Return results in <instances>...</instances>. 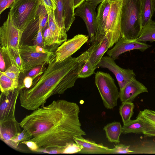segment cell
<instances>
[{
	"mask_svg": "<svg viewBox=\"0 0 155 155\" xmlns=\"http://www.w3.org/2000/svg\"><path fill=\"white\" fill-rule=\"evenodd\" d=\"M134 105L132 101H126L122 103L119 108V113L121 116L123 125L130 120L134 114Z\"/></svg>",
	"mask_w": 155,
	"mask_h": 155,
	"instance_id": "obj_29",
	"label": "cell"
},
{
	"mask_svg": "<svg viewBox=\"0 0 155 155\" xmlns=\"http://www.w3.org/2000/svg\"><path fill=\"white\" fill-rule=\"evenodd\" d=\"M20 90L1 92L0 97V122L15 119L16 103Z\"/></svg>",
	"mask_w": 155,
	"mask_h": 155,
	"instance_id": "obj_13",
	"label": "cell"
},
{
	"mask_svg": "<svg viewBox=\"0 0 155 155\" xmlns=\"http://www.w3.org/2000/svg\"><path fill=\"white\" fill-rule=\"evenodd\" d=\"M64 24L67 32L70 29L75 19L73 0H63Z\"/></svg>",
	"mask_w": 155,
	"mask_h": 155,
	"instance_id": "obj_26",
	"label": "cell"
},
{
	"mask_svg": "<svg viewBox=\"0 0 155 155\" xmlns=\"http://www.w3.org/2000/svg\"><path fill=\"white\" fill-rule=\"evenodd\" d=\"M0 88L1 92L12 91L17 88L18 85L3 72L0 71Z\"/></svg>",
	"mask_w": 155,
	"mask_h": 155,
	"instance_id": "obj_30",
	"label": "cell"
},
{
	"mask_svg": "<svg viewBox=\"0 0 155 155\" xmlns=\"http://www.w3.org/2000/svg\"><path fill=\"white\" fill-rule=\"evenodd\" d=\"M142 0H123L121 14V28L123 37L137 39L142 28Z\"/></svg>",
	"mask_w": 155,
	"mask_h": 155,
	"instance_id": "obj_3",
	"label": "cell"
},
{
	"mask_svg": "<svg viewBox=\"0 0 155 155\" xmlns=\"http://www.w3.org/2000/svg\"><path fill=\"white\" fill-rule=\"evenodd\" d=\"M148 92L147 87L135 78L120 90L119 98L122 102L132 101L140 94Z\"/></svg>",
	"mask_w": 155,
	"mask_h": 155,
	"instance_id": "obj_16",
	"label": "cell"
},
{
	"mask_svg": "<svg viewBox=\"0 0 155 155\" xmlns=\"http://www.w3.org/2000/svg\"><path fill=\"white\" fill-rule=\"evenodd\" d=\"M137 40L143 42L155 41V21L152 19L142 27L140 35Z\"/></svg>",
	"mask_w": 155,
	"mask_h": 155,
	"instance_id": "obj_25",
	"label": "cell"
},
{
	"mask_svg": "<svg viewBox=\"0 0 155 155\" xmlns=\"http://www.w3.org/2000/svg\"><path fill=\"white\" fill-rule=\"evenodd\" d=\"M88 38L87 36L79 34L64 42L55 51V61H61L71 56L87 42Z\"/></svg>",
	"mask_w": 155,
	"mask_h": 155,
	"instance_id": "obj_12",
	"label": "cell"
},
{
	"mask_svg": "<svg viewBox=\"0 0 155 155\" xmlns=\"http://www.w3.org/2000/svg\"><path fill=\"white\" fill-rule=\"evenodd\" d=\"M56 8L54 11V15L57 22L63 35L67 38L64 18V6L63 0H55Z\"/></svg>",
	"mask_w": 155,
	"mask_h": 155,
	"instance_id": "obj_27",
	"label": "cell"
},
{
	"mask_svg": "<svg viewBox=\"0 0 155 155\" xmlns=\"http://www.w3.org/2000/svg\"><path fill=\"white\" fill-rule=\"evenodd\" d=\"M42 33L43 43L45 48L56 45L54 39L48 26Z\"/></svg>",
	"mask_w": 155,
	"mask_h": 155,
	"instance_id": "obj_35",
	"label": "cell"
},
{
	"mask_svg": "<svg viewBox=\"0 0 155 155\" xmlns=\"http://www.w3.org/2000/svg\"><path fill=\"white\" fill-rule=\"evenodd\" d=\"M40 0H15L10 7L14 25L21 32L38 14Z\"/></svg>",
	"mask_w": 155,
	"mask_h": 155,
	"instance_id": "obj_4",
	"label": "cell"
},
{
	"mask_svg": "<svg viewBox=\"0 0 155 155\" xmlns=\"http://www.w3.org/2000/svg\"><path fill=\"white\" fill-rule=\"evenodd\" d=\"M111 6L107 18L105 32H110V48L123 37L121 28V14L123 0H110Z\"/></svg>",
	"mask_w": 155,
	"mask_h": 155,
	"instance_id": "obj_7",
	"label": "cell"
},
{
	"mask_svg": "<svg viewBox=\"0 0 155 155\" xmlns=\"http://www.w3.org/2000/svg\"><path fill=\"white\" fill-rule=\"evenodd\" d=\"M104 130L109 142L120 143V137L122 132V126L120 122L114 121L107 124L104 127Z\"/></svg>",
	"mask_w": 155,
	"mask_h": 155,
	"instance_id": "obj_22",
	"label": "cell"
},
{
	"mask_svg": "<svg viewBox=\"0 0 155 155\" xmlns=\"http://www.w3.org/2000/svg\"><path fill=\"white\" fill-rule=\"evenodd\" d=\"M41 4L45 7L55 11L56 8V3L54 0H40Z\"/></svg>",
	"mask_w": 155,
	"mask_h": 155,
	"instance_id": "obj_40",
	"label": "cell"
},
{
	"mask_svg": "<svg viewBox=\"0 0 155 155\" xmlns=\"http://www.w3.org/2000/svg\"><path fill=\"white\" fill-rule=\"evenodd\" d=\"M99 67L107 68L114 74L120 90L135 78L136 75L133 70L121 68L116 64L114 60L108 56H103L96 68Z\"/></svg>",
	"mask_w": 155,
	"mask_h": 155,
	"instance_id": "obj_10",
	"label": "cell"
},
{
	"mask_svg": "<svg viewBox=\"0 0 155 155\" xmlns=\"http://www.w3.org/2000/svg\"><path fill=\"white\" fill-rule=\"evenodd\" d=\"M111 38L109 32L97 34L94 42L87 50L89 53L88 59L95 69L104 53L110 48Z\"/></svg>",
	"mask_w": 155,
	"mask_h": 155,
	"instance_id": "obj_11",
	"label": "cell"
},
{
	"mask_svg": "<svg viewBox=\"0 0 155 155\" xmlns=\"http://www.w3.org/2000/svg\"><path fill=\"white\" fill-rule=\"evenodd\" d=\"M95 69L90 61L87 59L80 71L78 78H85L92 75L94 72Z\"/></svg>",
	"mask_w": 155,
	"mask_h": 155,
	"instance_id": "obj_32",
	"label": "cell"
},
{
	"mask_svg": "<svg viewBox=\"0 0 155 155\" xmlns=\"http://www.w3.org/2000/svg\"><path fill=\"white\" fill-rule=\"evenodd\" d=\"M0 50L3 52L5 58L11 65L14 64L20 70L21 73L24 71V65L23 61L21 56L19 49L17 51L0 47Z\"/></svg>",
	"mask_w": 155,
	"mask_h": 155,
	"instance_id": "obj_23",
	"label": "cell"
},
{
	"mask_svg": "<svg viewBox=\"0 0 155 155\" xmlns=\"http://www.w3.org/2000/svg\"><path fill=\"white\" fill-rule=\"evenodd\" d=\"M144 126L142 121L138 118L135 120H130L126 124L122 126V132L123 134L130 133L136 134L143 133Z\"/></svg>",
	"mask_w": 155,
	"mask_h": 155,
	"instance_id": "obj_28",
	"label": "cell"
},
{
	"mask_svg": "<svg viewBox=\"0 0 155 155\" xmlns=\"http://www.w3.org/2000/svg\"><path fill=\"white\" fill-rule=\"evenodd\" d=\"M84 0H73L74 7V10Z\"/></svg>",
	"mask_w": 155,
	"mask_h": 155,
	"instance_id": "obj_45",
	"label": "cell"
},
{
	"mask_svg": "<svg viewBox=\"0 0 155 155\" xmlns=\"http://www.w3.org/2000/svg\"><path fill=\"white\" fill-rule=\"evenodd\" d=\"M31 137L28 132L25 129L18 134L17 136L12 141L10 147L14 149H17L19 144L25 141L29 140Z\"/></svg>",
	"mask_w": 155,
	"mask_h": 155,
	"instance_id": "obj_31",
	"label": "cell"
},
{
	"mask_svg": "<svg viewBox=\"0 0 155 155\" xmlns=\"http://www.w3.org/2000/svg\"><path fill=\"white\" fill-rule=\"evenodd\" d=\"M23 33L14 25L10 13L0 28V47L14 51L19 49Z\"/></svg>",
	"mask_w": 155,
	"mask_h": 155,
	"instance_id": "obj_8",
	"label": "cell"
},
{
	"mask_svg": "<svg viewBox=\"0 0 155 155\" xmlns=\"http://www.w3.org/2000/svg\"><path fill=\"white\" fill-rule=\"evenodd\" d=\"M96 7L85 0L74 11L75 16H79L84 21L91 44L94 41L97 32Z\"/></svg>",
	"mask_w": 155,
	"mask_h": 155,
	"instance_id": "obj_9",
	"label": "cell"
},
{
	"mask_svg": "<svg viewBox=\"0 0 155 155\" xmlns=\"http://www.w3.org/2000/svg\"><path fill=\"white\" fill-rule=\"evenodd\" d=\"M54 1L56 2V1H55V0H54Z\"/></svg>",
	"mask_w": 155,
	"mask_h": 155,
	"instance_id": "obj_46",
	"label": "cell"
},
{
	"mask_svg": "<svg viewBox=\"0 0 155 155\" xmlns=\"http://www.w3.org/2000/svg\"><path fill=\"white\" fill-rule=\"evenodd\" d=\"M136 118L139 119L143 124V134L147 137L155 136V111L145 109L139 112Z\"/></svg>",
	"mask_w": 155,
	"mask_h": 155,
	"instance_id": "obj_18",
	"label": "cell"
},
{
	"mask_svg": "<svg viewBox=\"0 0 155 155\" xmlns=\"http://www.w3.org/2000/svg\"><path fill=\"white\" fill-rule=\"evenodd\" d=\"M45 65H39L30 70L27 72L23 74L24 76L30 77L34 80L40 76L44 72Z\"/></svg>",
	"mask_w": 155,
	"mask_h": 155,
	"instance_id": "obj_38",
	"label": "cell"
},
{
	"mask_svg": "<svg viewBox=\"0 0 155 155\" xmlns=\"http://www.w3.org/2000/svg\"><path fill=\"white\" fill-rule=\"evenodd\" d=\"M45 8L48 14V26L54 39L56 45L58 46L67 40V38L65 37L61 33L55 18V11L48 8Z\"/></svg>",
	"mask_w": 155,
	"mask_h": 155,
	"instance_id": "obj_20",
	"label": "cell"
},
{
	"mask_svg": "<svg viewBox=\"0 0 155 155\" xmlns=\"http://www.w3.org/2000/svg\"><path fill=\"white\" fill-rule=\"evenodd\" d=\"M19 52L24 65L23 74L37 66L49 64L55 60V53L39 46L23 45L20 46Z\"/></svg>",
	"mask_w": 155,
	"mask_h": 155,
	"instance_id": "obj_5",
	"label": "cell"
},
{
	"mask_svg": "<svg viewBox=\"0 0 155 155\" xmlns=\"http://www.w3.org/2000/svg\"><path fill=\"white\" fill-rule=\"evenodd\" d=\"M111 6L110 0H105L99 5L97 14V34L104 33L107 16Z\"/></svg>",
	"mask_w": 155,
	"mask_h": 155,
	"instance_id": "obj_19",
	"label": "cell"
},
{
	"mask_svg": "<svg viewBox=\"0 0 155 155\" xmlns=\"http://www.w3.org/2000/svg\"><path fill=\"white\" fill-rule=\"evenodd\" d=\"M39 25L40 19L38 12L35 19L28 25L23 32L21 45H28L31 41H33L38 34Z\"/></svg>",
	"mask_w": 155,
	"mask_h": 155,
	"instance_id": "obj_21",
	"label": "cell"
},
{
	"mask_svg": "<svg viewBox=\"0 0 155 155\" xmlns=\"http://www.w3.org/2000/svg\"><path fill=\"white\" fill-rule=\"evenodd\" d=\"M40 25L43 32L47 28L48 24V14L45 6L40 4L38 9Z\"/></svg>",
	"mask_w": 155,
	"mask_h": 155,
	"instance_id": "obj_34",
	"label": "cell"
},
{
	"mask_svg": "<svg viewBox=\"0 0 155 155\" xmlns=\"http://www.w3.org/2000/svg\"><path fill=\"white\" fill-rule=\"evenodd\" d=\"M89 55L87 50L77 58L71 56L58 62L55 59L48 64L43 73L33 81L30 88L20 90L21 106L34 110L44 106L50 97L63 94L74 86Z\"/></svg>",
	"mask_w": 155,
	"mask_h": 155,
	"instance_id": "obj_2",
	"label": "cell"
},
{
	"mask_svg": "<svg viewBox=\"0 0 155 155\" xmlns=\"http://www.w3.org/2000/svg\"><path fill=\"white\" fill-rule=\"evenodd\" d=\"M130 145L120 144L114 145L112 149H110V154H129L134 153V151L130 149Z\"/></svg>",
	"mask_w": 155,
	"mask_h": 155,
	"instance_id": "obj_36",
	"label": "cell"
},
{
	"mask_svg": "<svg viewBox=\"0 0 155 155\" xmlns=\"http://www.w3.org/2000/svg\"><path fill=\"white\" fill-rule=\"evenodd\" d=\"M33 41V45L39 46L45 48L43 43V33L42 28L40 25H39V28L38 34Z\"/></svg>",
	"mask_w": 155,
	"mask_h": 155,
	"instance_id": "obj_39",
	"label": "cell"
},
{
	"mask_svg": "<svg viewBox=\"0 0 155 155\" xmlns=\"http://www.w3.org/2000/svg\"><path fill=\"white\" fill-rule=\"evenodd\" d=\"M20 127L15 118L0 122V139L10 147L12 140L21 131Z\"/></svg>",
	"mask_w": 155,
	"mask_h": 155,
	"instance_id": "obj_15",
	"label": "cell"
},
{
	"mask_svg": "<svg viewBox=\"0 0 155 155\" xmlns=\"http://www.w3.org/2000/svg\"><path fill=\"white\" fill-rule=\"evenodd\" d=\"M95 82L105 107L111 109L116 106L119 92L111 76L107 73L98 71L95 74Z\"/></svg>",
	"mask_w": 155,
	"mask_h": 155,
	"instance_id": "obj_6",
	"label": "cell"
},
{
	"mask_svg": "<svg viewBox=\"0 0 155 155\" xmlns=\"http://www.w3.org/2000/svg\"><path fill=\"white\" fill-rule=\"evenodd\" d=\"M151 46L137 39H129L122 37L112 48L107 51V54L108 56L115 60L123 53L134 50H138L143 52Z\"/></svg>",
	"mask_w": 155,
	"mask_h": 155,
	"instance_id": "obj_14",
	"label": "cell"
},
{
	"mask_svg": "<svg viewBox=\"0 0 155 155\" xmlns=\"http://www.w3.org/2000/svg\"><path fill=\"white\" fill-rule=\"evenodd\" d=\"M21 144H23L26 145L28 148L32 151L37 152L39 149L37 143L32 141H25L21 142Z\"/></svg>",
	"mask_w": 155,
	"mask_h": 155,
	"instance_id": "obj_41",
	"label": "cell"
},
{
	"mask_svg": "<svg viewBox=\"0 0 155 155\" xmlns=\"http://www.w3.org/2000/svg\"><path fill=\"white\" fill-rule=\"evenodd\" d=\"M86 1L92 3L94 6L97 7L98 4L105 0H85Z\"/></svg>",
	"mask_w": 155,
	"mask_h": 155,
	"instance_id": "obj_44",
	"label": "cell"
},
{
	"mask_svg": "<svg viewBox=\"0 0 155 155\" xmlns=\"http://www.w3.org/2000/svg\"><path fill=\"white\" fill-rule=\"evenodd\" d=\"M80 108L64 100L53 101L35 110L19 123L40 149L62 148L74 142L75 136L85 135L79 119Z\"/></svg>",
	"mask_w": 155,
	"mask_h": 155,
	"instance_id": "obj_1",
	"label": "cell"
},
{
	"mask_svg": "<svg viewBox=\"0 0 155 155\" xmlns=\"http://www.w3.org/2000/svg\"><path fill=\"white\" fill-rule=\"evenodd\" d=\"M15 0H0V14L5 9L10 7Z\"/></svg>",
	"mask_w": 155,
	"mask_h": 155,
	"instance_id": "obj_42",
	"label": "cell"
},
{
	"mask_svg": "<svg viewBox=\"0 0 155 155\" xmlns=\"http://www.w3.org/2000/svg\"><path fill=\"white\" fill-rule=\"evenodd\" d=\"M0 71L4 72L6 70V64L5 61V58L2 51L0 50Z\"/></svg>",
	"mask_w": 155,
	"mask_h": 155,
	"instance_id": "obj_43",
	"label": "cell"
},
{
	"mask_svg": "<svg viewBox=\"0 0 155 155\" xmlns=\"http://www.w3.org/2000/svg\"><path fill=\"white\" fill-rule=\"evenodd\" d=\"M141 12L142 28L152 19L155 12V0H142Z\"/></svg>",
	"mask_w": 155,
	"mask_h": 155,
	"instance_id": "obj_24",
	"label": "cell"
},
{
	"mask_svg": "<svg viewBox=\"0 0 155 155\" xmlns=\"http://www.w3.org/2000/svg\"><path fill=\"white\" fill-rule=\"evenodd\" d=\"M83 147L82 145L78 144L75 142L71 143L63 148L62 153H79Z\"/></svg>",
	"mask_w": 155,
	"mask_h": 155,
	"instance_id": "obj_37",
	"label": "cell"
},
{
	"mask_svg": "<svg viewBox=\"0 0 155 155\" xmlns=\"http://www.w3.org/2000/svg\"><path fill=\"white\" fill-rule=\"evenodd\" d=\"M3 72L18 85L19 75L21 72L16 66L14 64H11Z\"/></svg>",
	"mask_w": 155,
	"mask_h": 155,
	"instance_id": "obj_33",
	"label": "cell"
},
{
	"mask_svg": "<svg viewBox=\"0 0 155 155\" xmlns=\"http://www.w3.org/2000/svg\"><path fill=\"white\" fill-rule=\"evenodd\" d=\"M74 140L76 143L83 146L79 153L110 154V148L101 144H98L94 141L85 139L82 136L74 137Z\"/></svg>",
	"mask_w": 155,
	"mask_h": 155,
	"instance_id": "obj_17",
	"label": "cell"
}]
</instances>
